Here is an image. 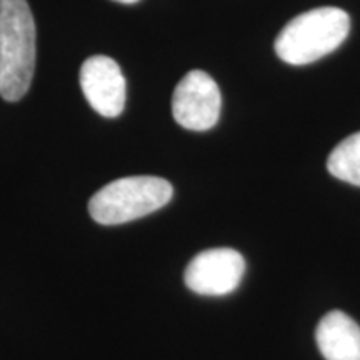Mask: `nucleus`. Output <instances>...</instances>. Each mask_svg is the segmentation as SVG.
Wrapping results in <instances>:
<instances>
[{"label":"nucleus","instance_id":"3","mask_svg":"<svg viewBox=\"0 0 360 360\" xmlns=\"http://www.w3.org/2000/svg\"><path fill=\"white\" fill-rule=\"evenodd\" d=\"M174 195L169 180L154 175L124 177L102 187L89 202L90 217L102 225L142 219L167 205Z\"/></svg>","mask_w":360,"mask_h":360},{"label":"nucleus","instance_id":"9","mask_svg":"<svg viewBox=\"0 0 360 360\" xmlns=\"http://www.w3.org/2000/svg\"><path fill=\"white\" fill-rule=\"evenodd\" d=\"M115 2H120V4H135V2H139V0H115Z\"/></svg>","mask_w":360,"mask_h":360},{"label":"nucleus","instance_id":"4","mask_svg":"<svg viewBox=\"0 0 360 360\" xmlns=\"http://www.w3.org/2000/svg\"><path fill=\"white\" fill-rule=\"evenodd\" d=\"M222 97L219 85L209 74L192 70L180 80L172 97L175 122L184 129L204 132L219 122Z\"/></svg>","mask_w":360,"mask_h":360},{"label":"nucleus","instance_id":"1","mask_svg":"<svg viewBox=\"0 0 360 360\" xmlns=\"http://www.w3.org/2000/svg\"><path fill=\"white\" fill-rule=\"evenodd\" d=\"M35 22L27 0H0V96L17 102L35 70Z\"/></svg>","mask_w":360,"mask_h":360},{"label":"nucleus","instance_id":"2","mask_svg":"<svg viewBox=\"0 0 360 360\" xmlns=\"http://www.w3.org/2000/svg\"><path fill=\"white\" fill-rule=\"evenodd\" d=\"M349 30L350 19L342 8H312L283 27L276 40V52L285 64H312L334 52L347 39Z\"/></svg>","mask_w":360,"mask_h":360},{"label":"nucleus","instance_id":"7","mask_svg":"<svg viewBox=\"0 0 360 360\" xmlns=\"http://www.w3.org/2000/svg\"><path fill=\"white\" fill-rule=\"evenodd\" d=\"M315 340L326 360H360V327L340 310L323 315Z\"/></svg>","mask_w":360,"mask_h":360},{"label":"nucleus","instance_id":"5","mask_svg":"<svg viewBox=\"0 0 360 360\" xmlns=\"http://www.w3.org/2000/svg\"><path fill=\"white\" fill-rule=\"evenodd\" d=\"M245 260L233 249H210L197 254L187 265L186 285L199 295L220 297L240 285Z\"/></svg>","mask_w":360,"mask_h":360},{"label":"nucleus","instance_id":"6","mask_svg":"<svg viewBox=\"0 0 360 360\" xmlns=\"http://www.w3.org/2000/svg\"><path fill=\"white\" fill-rule=\"evenodd\" d=\"M80 87L89 105L98 115L114 119L122 114L127 85L114 58L105 56L87 58L80 69Z\"/></svg>","mask_w":360,"mask_h":360},{"label":"nucleus","instance_id":"8","mask_svg":"<svg viewBox=\"0 0 360 360\" xmlns=\"http://www.w3.org/2000/svg\"><path fill=\"white\" fill-rule=\"evenodd\" d=\"M330 175L360 187V132L344 139L327 159Z\"/></svg>","mask_w":360,"mask_h":360}]
</instances>
